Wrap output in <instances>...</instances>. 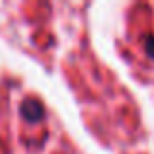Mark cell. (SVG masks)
I'll use <instances>...</instances> for the list:
<instances>
[{"instance_id":"1","label":"cell","mask_w":154,"mask_h":154,"mask_svg":"<svg viewBox=\"0 0 154 154\" xmlns=\"http://www.w3.org/2000/svg\"><path fill=\"white\" fill-rule=\"evenodd\" d=\"M22 113L27 121H39L43 117V105L37 100H26L22 103Z\"/></svg>"},{"instance_id":"2","label":"cell","mask_w":154,"mask_h":154,"mask_svg":"<svg viewBox=\"0 0 154 154\" xmlns=\"http://www.w3.org/2000/svg\"><path fill=\"white\" fill-rule=\"evenodd\" d=\"M146 53L154 59V37H146Z\"/></svg>"}]
</instances>
